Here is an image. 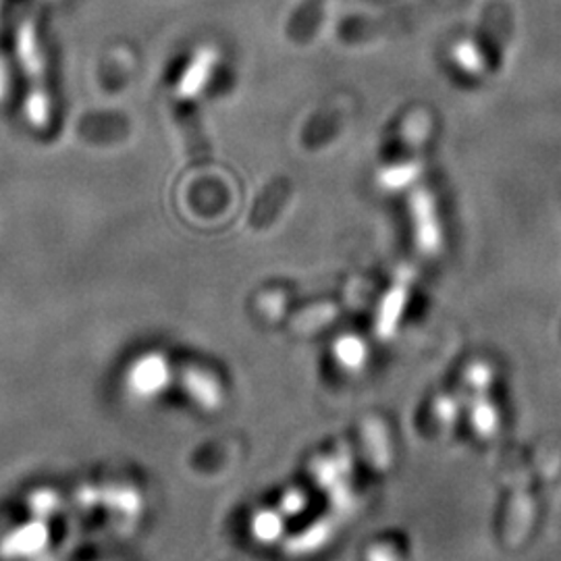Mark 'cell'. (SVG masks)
Here are the masks:
<instances>
[{"label":"cell","instance_id":"cell-10","mask_svg":"<svg viewBox=\"0 0 561 561\" xmlns=\"http://www.w3.org/2000/svg\"><path fill=\"white\" fill-rule=\"evenodd\" d=\"M454 59L460 65L461 71H466L472 78H482L491 67V60L486 59V55L482 53L479 42L474 38H468V41L456 44Z\"/></svg>","mask_w":561,"mask_h":561},{"label":"cell","instance_id":"cell-8","mask_svg":"<svg viewBox=\"0 0 561 561\" xmlns=\"http://www.w3.org/2000/svg\"><path fill=\"white\" fill-rule=\"evenodd\" d=\"M324 4H327V0H304L301 2L300 11L296 13V18L287 27L289 41L296 42V44H306L314 36L319 21L324 13Z\"/></svg>","mask_w":561,"mask_h":561},{"label":"cell","instance_id":"cell-2","mask_svg":"<svg viewBox=\"0 0 561 561\" xmlns=\"http://www.w3.org/2000/svg\"><path fill=\"white\" fill-rule=\"evenodd\" d=\"M410 208H412V219H414V233H416V241H419L422 252L437 254L442 250L443 236L442 225L437 219L435 198L431 196L428 190L419 187L412 192Z\"/></svg>","mask_w":561,"mask_h":561},{"label":"cell","instance_id":"cell-7","mask_svg":"<svg viewBox=\"0 0 561 561\" xmlns=\"http://www.w3.org/2000/svg\"><path fill=\"white\" fill-rule=\"evenodd\" d=\"M164 381H167V366L161 356H144L129 373V387L138 396L159 393Z\"/></svg>","mask_w":561,"mask_h":561},{"label":"cell","instance_id":"cell-13","mask_svg":"<svg viewBox=\"0 0 561 561\" xmlns=\"http://www.w3.org/2000/svg\"><path fill=\"white\" fill-rule=\"evenodd\" d=\"M347 343V347H350V352H337L340 354V360L345 364V366H350V368H354V366H358L362 362V356H364V347H362V343L358 340H345Z\"/></svg>","mask_w":561,"mask_h":561},{"label":"cell","instance_id":"cell-9","mask_svg":"<svg viewBox=\"0 0 561 561\" xmlns=\"http://www.w3.org/2000/svg\"><path fill=\"white\" fill-rule=\"evenodd\" d=\"M410 279H412V273L410 271H403L400 273L398 280L393 283V287L389 289V294L385 296L381 308V319H379V331L382 333H389L396 321L400 319L401 312H403V306L408 300V289H410Z\"/></svg>","mask_w":561,"mask_h":561},{"label":"cell","instance_id":"cell-5","mask_svg":"<svg viewBox=\"0 0 561 561\" xmlns=\"http://www.w3.org/2000/svg\"><path fill=\"white\" fill-rule=\"evenodd\" d=\"M219 62V53L213 46H206L198 50V55L187 65L180 85H178V96L180 99H194L202 92V88L208 83L215 67Z\"/></svg>","mask_w":561,"mask_h":561},{"label":"cell","instance_id":"cell-6","mask_svg":"<svg viewBox=\"0 0 561 561\" xmlns=\"http://www.w3.org/2000/svg\"><path fill=\"white\" fill-rule=\"evenodd\" d=\"M289 194H291V181L287 178L273 181L264 190L261 201L256 202V208H254V215H252V225L256 229L268 227L271 222L279 217L280 208L289 201Z\"/></svg>","mask_w":561,"mask_h":561},{"label":"cell","instance_id":"cell-1","mask_svg":"<svg viewBox=\"0 0 561 561\" xmlns=\"http://www.w3.org/2000/svg\"><path fill=\"white\" fill-rule=\"evenodd\" d=\"M431 115L424 108H414L401 123L400 150L396 161L389 162L381 171L385 190H401L421 175L422 148L431 136Z\"/></svg>","mask_w":561,"mask_h":561},{"label":"cell","instance_id":"cell-3","mask_svg":"<svg viewBox=\"0 0 561 561\" xmlns=\"http://www.w3.org/2000/svg\"><path fill=\"white\" fill-rule=\"evenodd\" d=\"M510 34H512L510 7L505 4V0H495L489 4L482 18L481 30L474 36V41L479 42L486 59L497 60V57L502 59L503 48L510 41Z\"/></svg>","mask_w":561,"mask_h":561},{"label":"cell","instance_id":"cell-11","mask_svg":"<svg viewBox=\"0 0 561 561\" xmlns=\"http://www.w3.org/2000/svg\"><path fill=\"white\" fill-rule=\"evenodd\" d=\"M18 50H20L21 65L30 76H41L42 55L36 41V32L32 30V23H25L18 36Z\"/></svg>","mask_w":561,"mask_h":561},{"label":"cell","instance_id":"cell-12","mask_svg":"<svg viewBox=\"0 0 561 561\" xmlns=\"http://www.w3.org/2000/svg\"><path fill=\"white\" fill-rule=\"evenodd\" d=\"M25 113H27L30 121L38 127L46 123V119H48V101H46V96L42 94L41 90L30 94V99L25 102Z\"/></svg>","mask_w":561,"mask_h":561},{"label":"cell","instance_id":"cell-4","mask_svg":"<svg viewBox=\"0 0 561 561\" xmlns=\"http://www.w3.org/2000/svg\"><path fill=\"white\" fill-rule=\"evenodd\" d=\"M350 115V108H347V102L345 99H337L327 106H322L321 111L310 119V123L306 125L304 134H301V141L308 150H314V148H321L327 141L331 140L343 125L345 117Z\"/></svg>","mask_w":561,"mask_h":561}]
</instances>
